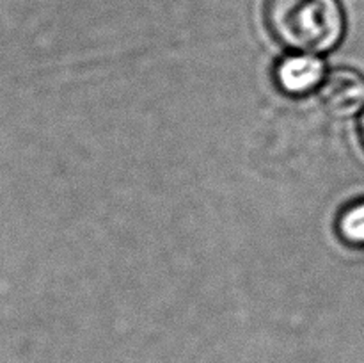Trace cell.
Masks as SVG:
<instances>
[{"label":"cell","instance_id":"cell-2","mask_svg":"<svg viewBox=\"0 0 364 363\" xmlns=\"http://www.w3.org/2000/svg\"><path fill=\"white\" fill-rule=\"evenodd\" d=\"M320 100L334 116H354L364 105V77L352 68H334L320 85Z\"/></svg>","mask_w":364,"mask_h":363},{"label":"cell","instance_id":"cell-3","mask_svg":"<svg viewBox=\"0 0 364 363\" xmlns=\"http://www.w3.org/2000/svg\"><path fill=\"white\" fill-rule=\"evenodd\" d=\"M326 68L315 53H290L277 63L274 77L277 88L290 96H306L323 82Z\"/></svg>","mask_w":364,"mask_h":363},{"label":"cell","instance_id":"cell-1","mask_svg":"<svg viewBox=\"0 0 364 363\" xmlns=\"http://www.w3.org/2000/svg\"><path fill=\"white\" fill-rule=\"evenodd\" d=\"M265 25L277 43L301 53H326L345 34L340 0H265Z\"/></svg>","mask_w":364,"mask_h":363},{"label":"cell","instance_id":"cell-5","mask_svg":"<svg viewBox=\"0 0 364 363\" xmlns=\"http://www.w3.org/2000/svg\"><path fill=\"white\" fill-rule=\"evenodd\" d=\"M359 135H361V142L364 146V110L361 114V120H359Z\"/></svg>","mask_w":364,"mask_h":363},{"label":"cell","instance_id":"cell-4","mask_svg":"<svg viewBox=\"0 0 364 363\" xmlns=\"http://www.w3.org/2000/svg\"><path fill=\"white\" fill-rule=\"evenodd\" d=\"M338 237L352 248L364 246V198L350 201L341 209L336 219Z\"/></svg>","mask_w":364,"mask_h":363}]
</instances>
